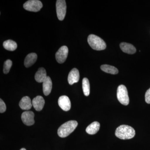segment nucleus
Wrapping results in <instances>:
<instances>
[{"mask_svg": "<svg viewBox=\"0 0 150 150\" xmlns=\"http://www.w3.org/2000/svg\"><path fill=\"white\" fill-rule=\"evenodd\" d=\"M136 134L135 130L128 125H121L117 128L115 135L121 139H130L134 138Z\"/></svg>", "mask_w": 150, "mask_h": 150, "instance_id": "f257e3e1", "label": "nucleus"}, {"mask_svg": "<svg viewBox=\"0 0 150 150\" xmlns=\"http://www.w3.org/2000/svg\"><path fill=\"white\" fill-rule=\"evenodd\" d=\"M78 122L76 121H70L62 124L58 130L59 137L65 138L69 136L74 131L78 126Z\"/></svg>", "mask_w": 150, "mask_h": 150, "instance_id": "f03ea898", "label": "nucleus"}, {"mask_svg": "<svg viewBox=\"0 0 150 150\" xmlns=\"http://www.w3.org/2000/svg\"><path fill=\"white\" fill-rule=\"evenodd\" d=\"M88 42L92 48L97 51L104 50L106 47V43L100 37L93 34H91L88 38Z\"/></svg>", "mask_w": 150, "mask_h": 150, "instance_id": "7ed1b4c3", "label": "nucleus"}, {"mask_svg": "<svg viewBox=\"0 0 150 150\" xmlns=\"http://www.w3.org/2000/svg\"><path fill=\"white\" fill-rule=\"evenodd\" d=\"M117 97L118 101L123 105H127L129 103V98L128 91L125 86L121 85L118 87Z\"/></svg>", "mask_w": 150, "mask_h": 150, "instance_id": "20e7f679", "label": "nucleus"}, {"mask_svg": "<svg viewBox=\"0 0 150 150\" xmlns=\"http://www.w3.org/2000/svg\"><path fill=\"white\" fill-rule=\"evenodd\" d=\"M43 7L42 3L38 0H30L24 3L23 8L29 11L38 12Z\"/></svg>", "mask_w": 150, "mask_h": 150, "instance_id": "39448f33", "label": "nucleus"}, {"mask_svg": "<svg viewBox=\"0 0 150 150\" xmlns=\"http://www.w3.org/2000/svg\"><path fill=\"white\" fill-rule=\"evenodd\" d=\"M56 13L60 21H63L66 16L67 4L64 0H58L56 3Z\"/></svg>", "mask_w": 150, "mask_h": 150, "instance_id": "423d86ee", "label": "nucleus"}, {"mask_svg": "<svg viewBox=\"0 0 150 150\" xmlns=\"http://www.w3.org/2000/svg\"><path fill=\"white\" fill-rule=\"evenodd\" d=\"M69 53V49L67 46H63L59 48L56 54V59L59 64H63L66 61Z\"/></svg>", "mask_w": 150, "mask_h": 150, "instance_id": "0eeeda50", "label": "nucleus"}, {"mask_svg": "<svg viewBox=\"0 0 150 150\" xmlns=\"http://www.w3.org/2000/svg\"><path fill=\"white\" fill-rule=\"evenodd\" d=\"M34 113L31 111H25L21 115L22 121L26 126H32L34 124Z\"/></svg>", "mask_w": 150, "mask_h": 150, "instance_id": "6e6552de", "label": "nucleus"}, {"mask_svg": "<svg viewBox=\"0 0 150 150\" xmlns=\"http://www.w3.org/2000/svg\"><path fill=\"white\" fill-rule=\"evenodd\" d=\"M58 104L62 110L64 111H69L71 109V101L69 98L66 96H62L59 97Z\"/></svg>", "mask_w": 150, "mask_h": 150, "instance_id": "1a4fd4ad", "label": "nucleus"}, {"mask_svg": "<svg viewBox=\"0 0 150 150\" xmlns=\"http://www.w3.org/2000/svg\"><path fill=\"white\" fill-rule=\"evenodd\" d=\"M80 75L79 70L76 68H74L71 70L68 76V81L70 85L77 83L79 80Z\"/></svg>", "mask_w": 150, "mask_h": 150, "instance_id": "9d476101", "label": "nucleus"}, {"mask_svg": "<svg viewBox=\"0 0 150 150\" xmlns=\"http://www.w3.org/2000/svg\"><path fill=\"white\" fill-rule=\"evenodd\" d=\"M32 103L35 110L39 111L43 109L45 104V100L43 97L38 96L33 98Z\"/></svg>", "mask_w": 150, "mask_h": 150, "instance_id": "9b49d317", "label": "nucleus"}, {"mask_svg": "<svg viewBox=\"0 0 150 150\" xmlns=\"http://www.w3.org/2000/svg\"><path fill=\"white\" fill-rule=\"evenodd\" d=\"M19 105L22 110H30L33 105L31 100L28 96L23 97L20 101Z\"/></svg>", "mask_w": 150, "mask_h": 150, "instance_id": "f8f14e48", "label": "nucleus"}, {"mask_svg": "<svg viewBox=\"0 0 150 150\" xmlns=\"http://www.w3.org/2000/svg\"><path fill=\"white\" fill-rule=\"evenodd\" d=\"M52 88V82L51 78L47 76L43 83V93L45 96H48L51 93Z\"/></svg>", "mask_w": 150, "mask_h": 150, "instance_id": "ddd939ff", "label": "nucleus"}, {"mask_svg": "<svg viewBox=\"0 0 150 150\" xmlns=\"http://www.w3.org/2000/svg\"><path fill=\"white\" fill-rule=\"evenodd\" d=\"M37 59V55L35 53H30L26 56L24 60V66L26 68L31 67L35 64Z\"/></svg>", "mask_w": 150, "mask_h": 150, "instance_id": "4468645a", "label": "nucleus"}, {"mask_svg": "<svg viewBox=\"0 0 150 150\" xmlns=\"http://www.w3.org/2000/svg\"><path fill=\"white\" fill-rule=\"evenodd\" d=\"M121 50L124 53L132 54L136 52V49L133 45L127 43H121L120 44Z\"/></svg>", "mask_w": 150, "mask_h": 150, "instance_id": "2eb2a0df", "label": "nucleus"}, {"mask_svg": "<svg viewBox=\"0 0 150 150\" xmlns=\"http://www.w3.org/2000/svg\"><path fill=\"white\" fill-rule=\"evenodd\" d=\"M47 77L46 70L43 68H40L35 75V81L38 83H43Z\"/></svg>", "mask_w": 150, "mask_h": 150, "instance_id": "dca6fc26", "label": "nucleus"}, {"mask_svg": "<svg viewBox=\"0 0 150 150\" xmlns=\"http://www.w3.org/2000/svg\"><path fill=\"white\" fill-rule=\"evenodd\" d=\"M100 127V124L99 122H97V121H95L87 127L86 129V132L88 134H91V135H93V134H96L98 132L99 130Z\"/></svg>", "mask_w": 150, "mask_h": 150, "instance_id": "f3484780", "label": "nucleus"}, {"mask_svg": "<svg viewBox=\"0 0 150 150\" xmlns=\"http://www.w3.org/2000/svg\"><path fill=\"white\" fill-rule=\"evenodd\" d=\"M4 48L9 51H14L17 48V44L13 40H8L5 41L3 43Z\"/></svg>", "mask_w": 150, "mask_h": 150, "instance_id": "a211bd4d", "label": "nucleus"}, {"mask_svg": "<svg viewBox=\"0 0 150 150\" xmlns=\"http://www.w3.org/2000/svg\"><path fill=\"white\" fill-rule=\"evenodd\" d=\"M100 69L105 72L112 74H116L118 73L117 68L110 65H103L100 67Z\"/></svg>", "mask_w": 150, "mask_h": 150, "instance_id": "6ab92c4d", "label": "nucleus"}, {"mask_svg": "<svg viewBox=\"0 0 150 150\" xmlns=\"http://www.w3.org/2000/svg\"><path fill=\"white\" fill-rule=\"evenodd\" d=\"M82 88L84 95L87 96H88L90 91V87L89 81L87 78H84L83 79Z\"/></svg>", "mask_w": 150, "mask_h": 150, "instance_id": "aec40b11", "label": "nucleus"}, {"mask_svg": "<svg viewBox=\"0 0 150 150\" xmlns=\"http://www.w3.org/2000/svg\"><path fill=\"white\" fill-rule=\"evenodd\" d=\"M12 65V62L9 59L6 60L4 62V73L5 74H7L9 73Z\"/></svg>", "mask_w": 150, "mask_h": 150, "instance_id": "412c9836", "label": "nucleus"}, {"mask_svg": "<svg viewBox=\"0 0 150 150\" xmlns=\"http://www.w3.org/2000/svg\"><path fill=\"white\" fill-rule=\"evenodd\" d=\"M6 109V107L5 103L2 99H0V112L1 113H3L5 112Z\"/></svg>", "mask_w": 150, "mask_h": 150, "instance_id": "4be33fe9", "label": "nucleus"}, {"mask_svg": "<svg viewBox=\"0 0 150 150\" xmlns=\"http://www.w3.org/2000/svg\"><path fill=\"white\" fill-rule=\"evenodd\" d=\"M145 101L148 104H150V88L147 91L145 94Z\"/></svg>", "mask_w": 150, "mask_h": 150, "instance_id": "5701e85b", "label": "nucleus"}, {"mask_svg": "<svg viewBox=\"0 0 150 150\" xmlns=\"http://www.w3.org/2000/svg\"><path fill=\"white\" fill-rule=\"evenodd\" d=\"M20 150H26L25 149H24V148H22V149H21Z\"/></svg>", "mask_w": 150, "mask_h": 150, "instance_id": "b1692460", "label": "nucleus"}]
</instances>
